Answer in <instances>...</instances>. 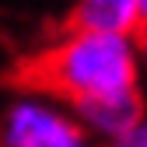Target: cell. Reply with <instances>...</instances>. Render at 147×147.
<instances>
[{
  "label": "cell",
  "instance_id": "6da1fadb",
  "mask_svg": "<svg viewBox=\"0 0 147 147\" xmlns=\"http://www.w3.org/2000/svg\"><path fill=\"white\" fill-rule=\"evenodd\" d=\"M4 84L18 95L56 98L81 109L116 91L137 88V53L130 39L67 32V39L21 56L4 74Z\"/></svg>",
  "mask_w": 147,
  "mask_h": 147
},
{
  "label": "cell",
  "instance_id": "5b68a950",
  "mask_svg": "<svg viewBox=\"0 0 147 147\" xmlns=\"http://www.w3.org/2000/svg\"><path fill=\"white\" fill-rule=\"evenodd\" d=\"M112 147H147V123H140L137 130H130L126 137L112 140Z\"/></svg>",
  "mask_w": 147,
  "mask_h": 147
},
{
  "label": "cell",
  "instance_id": "3957f363",
  "mask_svg": "<svg viewBox=\"0 0 147 147\" xmlns=\"http://www.w3.org/2000/svg\"><path fill=\"white\" fill-rule=\"evenodd\" d=\"M137 0H77L67 18V32L137 39Z\"/></svg>",
  "mask_w": 147,
  "mask_h": 147
},
{
  "label": "cell",
  "instance_id": "8992f818",
  "mask_svg": "<svg viewBox=\"0 0 147 147\" xmlns=\"http://www.w3.org/2000/svg\"><path fill=\"white\" fill-rule=\"evenodd\" d=\"M137 21H140L137 35H144V32H147V0H137Z\"/></svg>",
  "mask_w": 147,
  "mask_h": 147
},
{
  "label": "cell",
  "instance_id": "7a4b0ae2",
  "mask_svg": "<svg viewBox=\"0 0 147 147\" xmlns=\"http://www.w3.org/2000/svg\"><path fill=\"white\" fill-rule=\"evenodd\" d=\"M0 147H95V140L84 123L35 102H18L0 119Z\"/></svg>",
  "mask_w": 147,
  "mask_h": 147
},
{
  "label": "cell",
  "instance_id": "277c9868",
  "mask_svg": "<svg viewBox=\"0 0 147 147\" xmlns=\"http://www.w3.org/2000/svg\"><path fill=\"white\" fill-rule=\"evenodd\" d=\"M77 112H81V123L88 126V130H98L105 137L119 140V137H126L130 130H137V126L144 123L147 102L140 95V88H126V91H116V95H109V98L81 105Z\"/></svg>",
  "mask_w": 147,
  "mask_h": 147
},
{
  "label": "cell",
  "instance_id": "52a82bcc",
  "mask_svg": "<svg viewBox=\"0 0 147 147\" xmlns=\"http://www.w3.org/2000/svg\"><path fill=\"white\" fill-rule=\"evenodd\" d=\"M137 42H140V49L147 53V32H144V35H137Z\"/></svg>",
  "mask_w": 147,
  "mask_h": 147
}]
</instances>
